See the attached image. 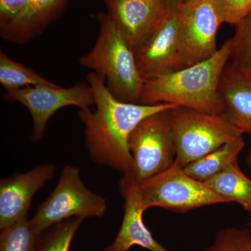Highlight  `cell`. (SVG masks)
Masks as SVG:
<instances>
[{"instance_id":"cell-12","label":"cell","mask_w":251,"mask_h":251,"mask_svg":"<svg viewBox=\"0 0 251 251\" xmlns=\"http://www.w3.org/2000/svg\"><path fill=\"white\" fill-rule=\"evenodd\" d=\"M53 164H41L0 181V229L27 217L32 198L53 177Z\"/></svg>"},{"instance_id":"cell-4","label":"cell","mask_w":251,"mask_h":251,"mask_svg":"<svg viewBox=\"0 0 251 251\" xmlns=\"http://www.w3.org/2000/svg\"><path fill=\"white\" fill-rule=\"evenodd\" d=\"M170 122L176 150L174 164L181 168L226 144L244 138L242 132L223 115L176 107L170 110Z\"/></svg>"},{"instance_id":"cell-26","label":"cell","mask_w":251,"mask_h":251,"mask_svg":"<svg viewBox=\"0 0 251 251\" xmlns=\"http://www.w3.org/2000/svg\"><path fill=\"white\" fill-rule=\"evenodd\" d=\"M247 163L251 171V148L250 149V151H249V155H248Z\"/></svg>"},{"instance_id":"cell-27","label":"cell","mask_w":251,"mask_h":251,"mask_svg":"<svg viewBox=\"0 0 251 251\" xmlns=\"http://www.w3.org/2000/svg\"><path fill=\"white\" fill-rule=\"evenodd\" d=\"M150 1H156V2L164 3L165 4L164 0H150Z\"/></svg>"},{"instance_id":"cell-17","label":"cell","mask_w":251,"mask_h":251,"mask_svg":"<svg viewBox=\"0 0 251 251\" xmlns=\"http://www.w3.org/2000/svg\"><path fill=\"white\" fill-rule=\"evenodd\" d=\"M244 146V138L226 144L185 166V173L193 179L205 182L238 159Z\"/></svg>"},{"instance_id":"cell-22","label":"cell","mask_w":251,"mask_h":251,"mask_svg":"<svg viewBox=\"0 0 251 251\" xmlns=\"http://www.w3.org/2000/svg\"><path fill=\"white\" fill-rule=\"evenodd\" d=\"M204 251H251V231L235 227L221 229Z\"/></svg>"},{"instance_id":"cell-16","label":"cell","mask_w":251,"mask_h":251,"mask_svg":"<svg viewBox=\"0 0 251 251\" xmlns=\"http://www.w3.org/2000/svg\"><path fill=\"white\" fill-rule=\"evenodd\" d=\"M204 183L226 203H237L251 212V179L241 170L238 159Z\"/></svg>"},{"instance_id":"cell-6","label":"cell","mask_w":251,"mask_h":251,"mask_svg":"<svg viewBox=\"0 0 251 251\" xmlns=\"http://www.w3.org/2000/svg\"><path fill=\"white\" fill-rule=\"evenodd\" d=\"M145 211L159 207L176 213L226 203L204 182L193 179L184 168L173 166L139 184Z\"/></svg>"},{"instance_id":"cell-29","label":"cell","mask_w":251,"mask_h":251,"mask_svg":"<svg viewBox=\"0 0 251 251\" xmlns=\"http://www.w3.org/2000/svg\"></svg>"},{"instance_id":"cell-24","label":"cell","mask_w":251,"mask_h":251,"mask_svg":"<svg viewBox=\"0 0 251 251\" xmlns=\"http://www.w3.org/2000/svg\"><path fill=\"white\" fill-rule=\"evenodd\" d=\"M30 0H0V26L14 21L22 14Z\"/></svg>"},{"instance_id":"cell-13","label":"cell","mask_w":251,"mask_h":251,"mask_svg":"<svg viewBox=\"0 0 251 251\" xmlns=\"http://www.w3.org/2000/svg\"><path fill=\"white\" fill-rule=\"evenodd\" d=\"M120 190L125 204L121 227L115 240L103 251H128L138 246L150 251H168L159 244L145 226V209L140 196L139 183L131 173L124 175Z\"/></svg>"},{"instance_id":"cell-11","label":"cell","mask_w":251,"mask_h":251,"mask_svg":"<svg viewBox=\"0 0 251 251\" xmlns=\"http://www.w3.org/2000/svg\"><path fill=\"white\" fill-rule=\"evenodd\" d=\"M107 14L115 21L134 53L163 21L164 3L150 0H104Z\"/></svg>"},{"instance_id":"cell-23","label":"cell","mask_w":251,"mask_h":251,"mask_svg":"<svg viewBox=\"0 0 251 251\" xmlns=\"http://www.w3.org/2000/svg\"><path fill=\"white\" fill-rule=\"evenodd\" d=\"M223 23L237 25L251 12V0H212Z\"/></svg>"},{"instance_id":"cell-18","label":"cell","mask_w":251,"mask_h":251,"mask_svg":"<svg viewBox=\"0 0 251 251\" xmlns=\"http://www.w3.org/2000/svg\"><path fill=\"white\" fill-rule=\"evenodd\" d=\"M0 83L6 90L37 85H56L54 82L0 51Z\"/></svg>"},{"instance_id":"cell-7","label":"cell","mask_w":251,"mask_h":251,"mask_svg":"<svg viewBox=\"0 0 251 251\" xmlns=\"http://www.w3.org/2000/svg\"><path fill=\"white\" fill-rule=\"evenodd\" d=\"M170 110L156 112L144 119L130 135V173L139 184L166 171L175 163L176 150Z\"/></svg>"},{"instance_id":"cell-20","label":"cell","mask_w":251,"mask_h":251,"mask_svg":"<svg viewBox=\"0 0 251 251\" xmlns=\"http://www.w3.org/2000/svg\"><path fill=\"white\" fill-rule=\"evenodd\" d=\"M231 40L229 61L246 76L251 77V12L237 25Z\"/></svg>"},{"instance_id":"cell-21","label":"cell","mask_w":251,"mask_h":251,"mask_svg":"<svg viewBox=\"0 0 251 251\" xmlns=\"http://www.w3.org/2000/svg\"><path fill=\"white\" fill-rule=\"evenodd\" d=\"M1 231L0 251H34L40 236L36 233L27 217Z\"/></svg>"},{"instance_id":"cell-28","label":"cell","mask_w":251,"mask_h":251,"mask_svg":"<svg viewBox=\"0 0 251 251\" xmlns=\"http://www.w3.org/2000/svg\"><path fill=\"white\" fill-rule=\"evenodd\" d=\"M194 1V0H185L184 1Z\"/></svg>"},{"instance_id":"cell-14","label":"cell","mask_w":251,"mask_h":251,"mask_svg":"<svg viewBox=\"0 0 251 251\" xmlns=\"http://www.w3.org/2000/svg\"><path fill=\"white\" fill-rule=\"evenodd\" d=\"M219 94L223 116L251 140V77L229 62L220 81Z\"/></svg>"},{"instance_id":"cell-10","label":"cell","mask_w":251,"mask_h":251,"mask_svg":"<svg viewBox=\"0 0 251 251\" xmlns=\"http://www.w3.org/2000/svg\"><path fill=\"white\" fill-rule=\"evenodd\" d=\"M145 81L183 69L178 42V17L169 12L148 41L135 52Z\"/></svg>"},{"instance_id":"cell-15","label":"cell","mask_w":251,"mask_h":251,"mask_svg":"<svg viewBox=\"0 0 251 251\" xmlns=\"http://www.w3.org/2000/svg\"><path fill=\"white\" fill-rule=\"evenodd\" d=\"M67 0H30L22 14L11 23L0 26L3 40L27 44L41 35L58 17Z\"/></svg>"},{"instance_id":"cell-5","label":"cell","mask_w":251,"mask_h":251,"mask_svg":"<svg viewBox=\"0 0 251 251\" xmlns=\"http://www.w3.org/2000/svg\"><path fill=\"white\" fill-rule=\"evenodd\" d=\"M106 210L105 198L85 186L78 168L66 166L53 191L39 205L30 221L36 233L41 235L49 227L65 220L101 217Z\"/></svg>"},{"instance_id":"cell-19","label":"cell","mask_w":251,"mask_h":251,"mask_svg":"<svg viewBox=\"0 0 251 251\" xmlns=\"http://www.w3.org/2000/svg\"><path fill=\"white\" fill-rule=\"evenodd\" d=\"M85 219L72 218L49 227L38 239L34 251H69L77 229Z\"/></svg>"},{"instance_id":"cell-8","label":"cell","mask_w":251,"mask_h":251,"mask_svg":"<svg viewBox=\"0 0 251 251\" xmlns=\"http://www.w3.org/2000/svg\"><path fill=\"white\" fill-rule=\"evenodd\" d=\"M178 42L183 67L211 58L217 52L223 24L212 0L184 1L177 11Z\"/></svg>"},{"instance_id":"cell-25","label":"cell","mask_w":251,"mask_h":251,"mask_svg":"<svg viewBox=\"0 0 251 251\" xmlns=\"http://www.w3.org/2000/svg\"><path fill=\"white\" fill-rule=\"evenodd\" d=\"M164 1L168 11L176 12L181 5L184 2L185 0H164Z\"/></svg>"},{"instance_id":"cell-1","label":"cell","mask_w":251,"mask_h":251,"mask_svg":"<svg viewBox=\"0 0 251 251\" xmlns=\"http://www.w3.org/2000/svg\"><path fill=\"white\" fill-rule=\"evenodd\" d=\"M87 81L93 91L96 110H79L85 145L90 158L123 175L131 171L129 138L137 126L156 112L176 108L172 104L143 105L119 100L107 88L103 77L90 73Z\"/></svg>"},{"instance_id":"cell-3","label":"cell","mask_w":251,"mask_h":251,"mask_svg":"<svg viewBox=\"0 0 251 251\" xmlns=\"http://www.w3.org/2000/svg\"><path fill=\"white\" fill-rule=\"evenodd\" d=\"M97 20L100 31L97 42L79 63L103 77L107 88L117 99L140 104L145 80L138 70L134 52L108 14H99Z\"/></svg>"},{"instance_id":"cell-2","label":"cell","mask_w":251,"mask_h":251,"mask_svg":"<svg viewBox=\"0 0 251 251\" xmlns=\"http://www.w3.org/2000/svg\"><path fill=\"white\" fill-rule=\"evenodd\" d=\"M231 40L211 58L145 81L140 104H172L196 111L222 115L220 81L230 59Z\"/></svg>"},{"instance_id":"cell-9","label":"cell","mask_w":251,"mask_h":251,"mask_svg":"<svg viewBox=\"0 0 251 251\" xmlns=\"http://www.w3.org/2000/svg\"><path fill=\"white\" fill-rule=\"evenodd\" d=\"M4 98L28 109L34 124L31 138L34 142L43 138L50 119L59 109L77 106L85 110L95 105L93 91L88 82H80L68 88L57 85H37L6 90Z\"/></svg>"}]
</instances>
